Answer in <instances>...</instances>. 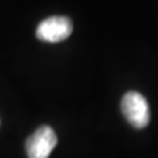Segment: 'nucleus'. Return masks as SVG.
<instances>
[{
  "mask_svg": "<svg viewBox=\"0 0 158 158\" xmlns=\"http://www.w3.org/2000/svg\"><path fill=\"white\" fill-rule=\"evenodd\" d=\"M121 112L127 121L137 129L149 124L150 111L148 100L137 91H128L121 99Z\"/></svg>",
  "mask_w": 158,
  "mask_h": 158,
  "instance_id": "obj_1",
  "label": "nucleus"
},
{
  "mask_svg": "<svg viewBox=\"0 0 158 158\" xmlns=\"http://www.w3.org/2000/svg\"><path fill=\"white\" fill-rule=\"evenodd\" d=\"M56 145V132L49 125H42L28 137L25 142L27 156L28 158H49Z\"/></svg>",
  "mask_w": 158,
  "mask_h": 158,
  "instance_id": "obj_2",
  "label": "nucleus"
},
{
  "mask_svg": "<svg viewBox=\"0 0 158 158\" xmlns=\"http://www.w3.org/2000/svg\"><path fill=\"white\" fill-rule=\"evenodd\" d=\"M73 33V23L66 16H50L37 27L36 36L45 42H61Z\"/></svg>",
  "mask_w": 158,
  "mask_h": 158,
  "instance_id": "obj_3",
  "label": "nucleus"
}]
</instances>
